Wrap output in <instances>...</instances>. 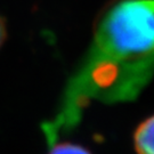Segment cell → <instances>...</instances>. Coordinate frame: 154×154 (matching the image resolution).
<instances>
[{
    "label": "cell",
    "mask_w": 154,
    "mask_h": 154,
    "mask_svg": "<svg viewBox=\"0 0 154 154\" xmlns=\"http://www.w3.org/2000/svg\"><path fill=\"white\" fill-rule=\"evenodd\" d=\"M154 75V0H113L99 14L88 54L61 107L42 126L49 146L80 121L90 100L128 102Z\"/></svg>",
    "instance_id": "1"
},
{
    "label": "cell",
    "mask_w": 154,
    "mask_h": 154,
    "mask_svg": "<svg viewBox=\"0 0 154 154\" xmlns=\"http://www.w3.org/2000/svg\"><path fill=\"white\" fill-rule=\"evenodd\" d=\"M7 38V31H6V24L4 18L0 16V48L2 47V45L5 42Z\"/></svg>",
    "instance_id": "4"
},
{
    "label": "cell",
    "mask_w": 154,
    "mask_h": 154,
    "mask_svg": "<svg viewBox=\"0 0 154 154\" xmlns=\"http://www.w3.org/2000/svg\"><path fill=\"white\" fill-rule=\"evenodd\" d=\"M48 154H91L87 149H85L81 145L73 143H60L53 144L50 146Z\"/></svg>",
    "instance_id": "3"
},
{
    "label": "cell",
    "mask_w": 154,
    "mask_h": 154,
    "mask_svg": "<svg viewBox=\"0 0 154 154\" xmlns=\"http://www.w3.org/2000/svg\"><path fill=\"white\" fill-rule=\"evenodd\" d=\"M134 145L138 154H154V116L145 119L136 128Z\"/></svg>",
    "instance_id": "2"
}]
</instances>
